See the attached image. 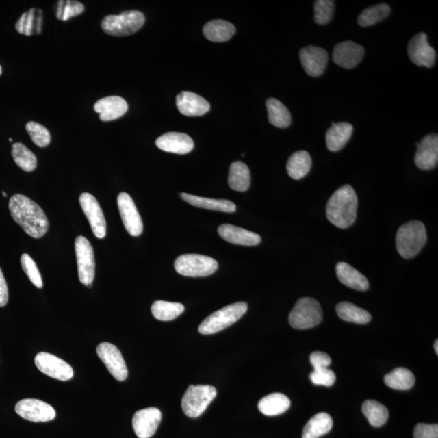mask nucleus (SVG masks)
Here are the masks:
<instances>
[{
	"label": "nucleus",
	"mask_w": 438,
	"mask_h": 438,
	"mask_svg": "<svg viewBox=\"0 0 438 438\" xmlns=\"http://www.w3.org/2000/svg\"><path fill=\"white\" fill-rule=\"evenodd\" d=\"M11 216L26 234L33 238H42L49 229V221L43 210L34 201L16 194L10 201Z\"/></svg>",
	"instance_id": "1"
},
{
	"label": "nucleus",
	"mask_w": 438,
	"mask_h": 438,
	"mask_svg": "<svg viewBox=\"0 0 438 438\" xmlns=\"http://www.w3.org/2000/svg\"><path fill=\"white\" fill-rule=\"evenodd\" d=\"M358 198L352 186H342L328 199L326 216L333 225L346 229L356 221Z\"/></svg>",
	"instance_id": "2"
},
{
	"label": "nucleus",
	"mask_w": 438,
	"mask_h": 438,
	"mask_svg": "<svg viewBox=\"0 0 438 438\" xmlns=\"http://www.w3.org/2000/svg\"><path fill=\"white\" fill-rule=\"evenodd\" d=\"M396 248L400 256L410 259L422 251L427 241V232L424 223L410 221L398 229L396 235Z\"/></svg>",
	"instance_id": "3"
},
{
	"label": "nucleus",
	"mask_w": 438,
	"mask_h": 438,
	"mask_svg": "<svg viewBox=\"0 0 438 438\" xmlns=\"http://www.w3.org/2000/svg\"><path fill=\"white\" fill-rule=\"evenodd\" d=\"M247 310L248 305L244 302H237V303L227 305L205 318L201 323L198 331L201 335L216 334L233 325L246 313Z\"/></svg>",
	"instance_id": "4"
},
{
	"label": "nucleus",
	"mask_w": 438,
	"mask_h": 438,
	"mask_svg": "<svg viewBox=\"0 0 438 438\" xmlns=\"http://www.w3.org/2000/svg\"><path fill=\"white\" fill-rule=\"evenodd\" d=\"M146 21L142 12L129 10L120 15H109L102 21L103 31L115 37H125L141 29Z\"/></svg>",
	"instance_id": "5"
},
{
	"label": "nucleus",
	"mask_w": 438,
	"mask_h": 438,
	"mask_svg": "<svg viewBox=\"0 0 438 438\" xmlns=\"http://www.w3.org/2000/svg\"><path fill=\"white\" fill-rule=\"evenodd\" d=\"M323 313L321 305L311 297L301 298L296 302L289 315V323L298 330L313 328L322 322Z\"/></svg>",
	"instance_id": "6"
},
{
	"label": "nucleus",
	"mask_w": 438,
	"mask_h": 438,
	"mask_svg": "<svg viewBox=\"0 0 438 438\" xmlns=\"http://www.w3.org/2000/svg\"><path fill=\"white\" fill-rule=\"evenodd\" d=\"M216 396V389L212 385H190L182 398L181 406L183 413L188 417H198L207 410Z\"/></svg>",
	"instance_id": "7"
},
{
	"label": "nucleus",
	"mask_w": 438,
	"mask_h": 438,
	"mask_svg": "<svg viewBox=\"0 0 438 438\" xmlns=\"http://www.w3.org/2000/svg\"><path fill=\"white\" fill-rule=\"evenodd\" d=\"M218 264L214 258L200 254H185L175 261V269L187 277H205L218 270Z\"/></svg>",
	"instance_id": "8"
},
{
	"label": "nucleus",
	"mask_w": 438,
	"mask_h": 438,
	"mask_svg": "<svg viewBox=\"0 0 438 438\" xmlns=\"http://www.w3.org/2000/svg\"><path fill=\"white\" fill-rule=\"evenodd\" d=\"M78 276L80 282L91 287L95 276V260L93 247L84 236H77L75 240Z\"/></svg>",
	"instance_id": "9"
},
{
	"label": "nucleus",
	"mask_w": 438,
	"mask_h": 438,
	"mask_svg": "<svg viewBox=\"0 0 438 438\" xmlns=\"http://www.w3.org/2000/svg\"><path fill=\"white\" fill-rule=\"evenodd\" d=\"M15 411L21 417L32 422H47L56 416L53 407L36 398H25L17 402Z\"/></svg>",
	"instance_id": "10"
},
{
	"label": "nucleus",
	"mask_w": 438,
	"mask_h": 438,
	"mask_svg": "<svg viewBox=\"0 0 438 438\" xmlns=\"http://www.w3.org/2000/svg\"><path fill=\"white\" fill-rule=\"evenodd\" d=\"M97 354L107 369L117 381L123 382L128 378V369L120 350L116 346L103 342L97 347Z\"/></svg>",
	"instance_id": "11"
},
{
	"label": "nucleus",
	"mask_w": 438,
	"mask_h": 438,
	"mask_svg": "<svg viewBox=\"0 0 438 438\" xmlns=\"http://www.w3.org/2000/svg\"><path fill=\"white\" fill-rule=\"evenodd\" d=\"M35 365L44 374L60 381L73 378L74 372L71 365L62 359L47 352H40L35 357Z\"/></svg>",
	"instance_id": "12"
},
{
	"label": "nucleus",
	"mask_w": 438,
	"mask_h": 438,
	"mask_svg": "<svg viewBox=\"0 0 438 438\" xmlns=\"http://www.w3.org/2000/svg\"><path fill=\"white\" fill-rule=\"evenodd\" d=\"M407 54L411 62L420 67L432 68L435 64L436 51L429 45L426 33H419L407 44Z\"/></svg>",
	"instance_id": "13"
},
{
	"label": "nucleus",
	"mask_w": 438,
	"mask_h": 438,
	"mask_svg": "<svg viewBox=\"0 0 438 438\" xmlns=\"http://www.w3.org/2000/svg\"><path fill=\"white\" fill-rule=\"evenodd\" d=\"M79 201L94 235L98 239H103L107 234V222L97 199L93 195L84 192Z\"/></svg>",
	"instance_id": "14"
},
{
	"label": "nucleus",
	"mask_w": 438,
	"mask_h": 438,
	"mask_svg": "<svg viewBox=\"0 0 438 438\" xmlns=\"http://www.w3.org/2000/svg\"><path fill=\"white\" fill-rule=\"evenodd\" d=\"M120 216L125 229L131 236H139L143 231L141 216L131 197L126 192H120L117 198Z\"/></svg>",
	"instance_id": "15"
},
{
	"label": "nucleus",
	"mask_w": 438,
	"mask_h": 438,
	"mask_svg": "<svg viewBox=\"0 0 438 438\" xmlns=\"http://www.w3.org/2000/svg\"><path fill=\"white\" fill-rule=\"evenodd\" d=\"M300 59L305 73L310 77H318L325 72L328 55L322 47L309 46L302 48Z\"/></svg>",
	"instance_id": "16"
},
{
	"label": "nucleus",
	"mask_w": 438,
	"mask_h": 438,
	"mask_svg": "<svg viewBox=\"0 0 438 438\" xmlns=\"http://www.w3.org/2000/svg\"><path fill=\"white\" fill-rule=\"evenodd\" d=\"M417 151L415 155V164L420 170L435 168L438 163V136L426 135L420 143L415 144Z\"/></svg>",
	"instance_id": "17"
},
{
	"label": "nucleus",
	"mask_w": 438,
	"mask_h": 438,
	"mask_svg": "<svg viewBox=\"0 0 438 438\" xmlns=\"http://www.w3.org/2000/svg\"><path fill=\"white\" fill-rule=\"evenodd\" d=\"M161 420V411L156 407L139 410L133 415V430L139 438H150L155 435Z\"/></svg>",
	"instance_id": "18"
},
{
	"label": "nucleus",
	"mask_w": 438,
	"mask_h": 438,
	"mask_svg": "<svg viewBox=\"0 0 438 438\" xmlns=\"http://www.w3.org/2000/svg\"><path fill=\"white\" fill-rule=\"evenodd\" d=\"M365 55V49L352 41L337 44L333 51L332 59L335 64L345 69H352L359 64Z\"/></svg>",
	"instance_id": "19"
},
{
	"label": "nucleus",
	"mask_w": 438,
	"mask_h": 438,
	"mask_svg": "<svg viewBox=\"0 0 438 438\" xmlns=\"http://www.w3.org/2000/svg\"><path fill=\"white\" fill-rule=\"evenodd\" d=\"M179 112L186 116H201L207 114L210 105L207 100L192 92L183 91L177 97Z\"/></svg>",
	"instance_id": "20"
},
{
	"label": "nucleus",
	"mask_w": 438,
	"mask_h": 438,
	"mask_svg": "<svg viewBox=\"0 0 438 438\" xmlns=\"http://www.w3.org/2000/svg\"><path fill=\"white\" fill-rule=\"evenodd\" d=\"M94 111L99 114V119L103 122L113 121L125 115L129 106L126 101L119 96H110L98 101L94 104Z\"/></svg>",
	"instance_id": "21"
},
{
	"label": "nucleus",
	"mask_w": 438,
	"mask_h": 438,
	"mask_svg": "<svg viewBox=\"0 0 438 438\" xmlns=\"http://www.w3.org/2000/svg\"><path fill=\"white\" fill-rule=\"evenodd\" d=\"M155 143L160 150L177 155H185L194 148L190 136L181 133H166L157 138Z\"/></svg>",
	"instance_id": "22"
},
{
	"label": "nucleus",
	"mask_w": 438,
	"mask_h": 438,
	"mask_svg": "<svg viewBox=\"0 0 438 438\" xmlns=\"http://www.w3.org/2000/svg\"><path fill=\"white\" fill-rule=\"evenodd\" d=\"M218 232L227 242L243 246H256L261 241L259 235L231 224L221 225L218 227Z\"/></svg>",
	"instance_id": "23"
},
{
	"label": "nucleus",
	"mask_w": 438,
	"mask_h": 438,
	"mask_svg": "<svg viewBox=\"0 0 438 438\" xmlns=\"http://www.w3.org/2000/svg\"><path fill=\"white\" fill-rule=\"evenodd\" d=\"M339 281L354 290L365 292L370 288L369 280L365 275L346 262H339L335 267Z\"/></svg>",
	"instance_id": "24"
},
{
	"label": "nucleus",
	"mask_w": 438,
	"mask_h": 438,
	"mask_svg": "<svg viewBox=\"0 0 438 438\" xmlns=\"http://www.w3.org/2000/svg\"><path fill=\"white\" fill-rule=\"evenodd\" d=\"M353 133V126L347 122L332 123L326 131V142L328 151L338 152L348 142Z\"/></svg>",
	"instance_id": "25"
},
{
	"label": "nucleus",
	"mask_w": 438,
	"mask_h": 438,
	"mask_svg": "<svg viewBox=\"0 0 438 438\" xmlns=\"http://www.w3.org/2000/svg\"><path fill=\"white\" fill-rule=\"evenodd\" d=\"M181 196L187 203L195 207L226 213H233L236 209L235 205L229 200L205 198V197L188 194L185 192H182Z\"/></svg>",
	"instance_id": "26"
},
{
	"label": "nucleus",
	"mask_w": 438,
	"mask_h": 438,
	"mask_svg": "<svg viewBox=\"0 0 438 438\" xmlns=\"http://www.w3.org/2000/svg\"><path fill=\"white\" fill-rule=\"evenodd\" d=\"M235 33V27L229 21L214 20L205 24L203 34L208 40L223 42L230 40Z\"/></svg>",
	"instance_id": "27"
},
{
	"label": "nucleus",
	"mask_w": 438,
	"mask_h": 438,
	"mask_svg": "<svg viewBox=\"0 0 438 438\" xmlns=\"http://www.w3.org/2000/svg\"><path fill=\"white\" fill-rule=\"evenodd\" d=\"M291 401L281 393H273L262 398L258 404V409L262 414L268 416L281 415L289 409Z\"/></svg>",
	"instance_id": "28"
},
{
	"label": "nucleus",
	"mask_w": 438,
	"mask_h": 438,
	"mask_svg": "<svg viewBox=\"0 0 438 438\" xmlns=\"http://www.w3.org/2000/svg\"><path fill=\"white\" fill-rule=\"evenodd\" d=\"M42 12L38 8H31L25 12L16 23V31L31 36L33 34H40L42 30Z\"/></svg>",
	"instance_id": "29"
},
{
	"label": "nucleus",
	"mask_w": 438,
	"mask_h": 438,
	"mask_svg": "<svg viewBox=\"0 0 438 438\" xmlns=\"http://www.w3.org/2000/svg\"><path fill=\"white\" fill-rule=\"evenodd\" d=\"M312 164V159L308 152L300 151L293 153L287 161V173L293 179H300L309 173Z\"/></svg>",
	"instance_id": "30"
},
{
	"label": "nucleus",
	"mask_w": 438,
	"mask_h": 438,
	"mask_svg": "<svg viewBox=\"0 0 438 438\" xmlns=\"http://www.w3.org/2000/svg\"><path fill=\"white\" fill-rule=\"evenodd\" d=\"M251 183L250 170L242 162H235L230 166L229 185L231 190L245 192Z\"/></svg>",
	"instance_id": "31"
},
{
	"label": "nucleus",
	"mask_w": 438,
	"mask_h": 438,
	"mask_svg": "<svg viewBox=\"0 0 438 438\" xmlns=\"http://www.w3.org/2000/svg\"><path fill=\"white\" fill-rule=\"evenodd\" d=\"M333 420L330 415L321 413L315 415L305 424L302 438H319L331 430Z\"/></svg>",
	"instance_id": "32"
},
{
	"label": "nucleus",
	"mask_w": 438,
	"mask_h": 438,
	"mask_svg": "<svg viewBox=\"0 0 438 438\" xmlns=\"http://www.w3.org/2000/svg\"><path fill=\"white\" fill-rule=\"evenodd\" d=\"M266 105L271 125L279 129H286L291 125V113L279 100L269 99L266 101Z\"/></svg>",
	"instance_id": "33"
},
{
	"label": "nucleus",
	"mask_w": 438,
	"mask_h": 438,
	"mask_svg": "<svg viewBox=\"0 0 438 438\" xmlns=\"http://www.w3.org/2000/svg\"><path fill=\"white\" fill-rule=\"evenodd\" d=\"M385 383L389 388L397 391H409L413 387L415 382L413 372L405 368H397L385 376Z\"/></svg>",
	"instance_id": "34"
},
{
	"label": "nucleus",
	"mask_w": 438,
	"mask_h": 438,
	"mask_svg": "<svg viewBox=\"0 0 438 438\" xmlns=\"http://www.w3.org/2000/svg\"><path fill=\"white\" fill-rule=\"evenodd\" d=\"M336 313L344 321L357 324H367L371 321V314L349 302H341L336 306Z\"/></svg>",
	"instance_id": "35"
},
{
	"label": "nucleus",
	"mask_w": 438,
	"mask_h": 438,
	"mask_svg": "<svg viewBox=\"0 0 438 438\" xmlns=\"http://www.w3.org/2000/svg\"><path fill=\"white\" fill-rule=\"evenodd\" d=\"M362 413L372 426L379 428L387 422L389 411L387 407L375 400H366L362 405Z\"/></svg>",
	"instance_id": "36"
},
{
	"label": "nucleus",
	"mask_w": 438,
	"mask_h": 438,
	"mask_svg": "<svg viewBox=\"0 0 438 438\" xmlns=\"http://www.w3.org/2000/svg\"><path fill=\"white\" fill-rule=\"evenodd\" d=\"M185 306L179 303H172L164 300H157L151 306L153 316L160 321H172L181 315Z\"/></svg>",
	"instance_id": "37"
},
{
	"label": "nucleus",
	"mask_w": 438,
	"mask_h": 438,
	"mask_svg": "<svg viewBox=\"0 0 438 438\" xmlns=\"http://www.w3.org/2000/svg\"><path fill=\"white\" fill-rule=\"evenodd\" d=\"M391 12V7L388 4H376L363 10L358 17L357 23L361 27H369L387 18Z\"/></svg>",
	"instance_id": "38"
},
{
	"label": "nucleus",
	"mask_w": 438,
	"mask_h": 438,
	"mask_svg": "<svg viewBox=\"0 0 438 438\" xmlns=\"http://www.w3.org/2000/svg\"><path fill=\"white\" fill-rule=\"evenodd\" d=\"M12 155L15 163L26 172H32L37 168L38 161L34 153L22 143L12 146Z\"/></svg>",
	"instance_id": "39"
},
{
	"label": "nucleus",
	"mask_w": 438,
	"mask_h": 438,
	"mask_svg": "<svg viewBox=\"0 0 438 438\" xmlns=\"http://www.w3.org/2000/svg\"><path fill=\"white\" fill-rule=\"evenodd\" d=\"M84 11L85 6L80 2L61 0L57 3L55 14L57 18L65 21L81 15Z\"/></svg>",
	"instance_id": "40"
},
{
	"label": "nucleus",
	"mask_w": 438,
	"mask_h": 438,
	"mask_svg": "<svg viewBox=\"0 0 438 438\" xmlns=\"http://www.w3.org/2000/svg\"><path fill=\"white\" fill-rule=\"evenodd\" d=\"M334 12V1L317 0L314 3V21L318 25H325L332 20Z\"/></svg>",
	"instance_id": "41"
},
{
	"label": "nucleus",
	"mask_w": 438,
	"mask_h": 438,
	"mask_svg": "<svg viewBox=\"0 0 438 438\" xmlns=\"http://www.w3.org/2000/svg\"><path fill=\"white\" fill-rule=\"evenodd\" d=\"M33 142L38 147H47L51 143V134L45 127L36 122H29L25 126Z\"/></svg>",
	"instance_id": "42"
},
{
	"label": "nucleus",
	"mask_w": 438,
	"mask_h": 438,
	"mask_svg": "<svg viewBox=\"0 0 438 438\" xmlns=\"http://www.w3.org/2000/svg\"><path fill=\"white\" fill-rule=\"evenodd\" d=\"M22 269L28 276L30 281L35 287L40 289L43 287L42 279L40 272L38 269L36 263L32 259V257L27 253L23 254L21 258Z\"/></svg>",
	"instance_id": "43"
},
{
	"label": "nucleus",
	"mask_w": 438,
	"mask_h": 438,
	"mask_svg": "<svg viewBox=\"0 0 438 438\" xmlns=\"http://www.w3.org/2000/svg\"><path fill=\"white\" fill-rule=\"evenodd\" d=\"M310 379L314 385L331 387L335 383L336 376L334 372L326 368V369L314 370L310 374Z\"/></svg>",
	"instance_id": "44"
},
{
	"label": "nucleus",
	"mask_w": 438,
	"mask_h": 438,
	"mask_svg": "<svg viewBox=\"0 0 438 438\" xmlns=\"http://www.w3.org/2000/svg\"><path fill=\"white\" fill-rule=\"evenodd\" d=\"M414 438H437L438 426L420 423L414 428Z\"/></svg>",
	"instance_id": "45"
},
{
	"label": "nucleus",
	"mask_w": 438,
	"mask_h": 438,
	"mask_svg": "<svg viewBox=\"0 0 438 438\" xmlns=\"http://www.w3.org/2000/svg\"><path fill=\"white\" fill-rule=\"evenodd\" d=\"M310 361L314 370L326 369L331 365V358L328 354L322 352H314L310 355Z\"/></svg>",
	"instance_id": "46"
},
{
	"label": "nucleus",
	"mask_w": 438,
	"mask_h": 438,
	"mask_svg": "<svg viewBox=\"0 0 438 438\" xmlns=\"http://www.w3.org/2000/svg\"><path fill=\"white\" fill-rule=\"evenodd\" d=\"M8 301V288L1 269H0V307H4Z\"/></svg>",
	"instance_id": "47"
},
{
	"label": "nucleus",
	"mask_w": 438,
	"mask_h": 438,
	"mask_svg": "<svg viewBox=\"0 0 438 438\" xmlns=\"http://www.w3.org/2000/svg\"><path fill=\"white\" fill-rule=\"evenodd\" d=\"M435 349L437 355H438V341L437 340H436L435 343Z\"/></svg>",
	"instance_id": "48"
},
{
	"label": "nucleus",
	"mask_w": 438,
	"mask_h": 438,
	"mask_svg": "<svg viewBox=\"0 0 438 438\" xmlns=\"http://www.w3.org/2000/svg\"><path fill=\"white\" fill-rule=\"evenodd\" d=\"M3 196L4 197H7V194H6V192H3Z\"/></svg>",
	"instance_id": "49"
},
{
	"label": "nucleus",
	"mask_w": 438,
	"mask_h": 438,
	"mask_svg": "<svg viewBox=\"0 0 438 438\" xmlns=\"http://www.w3.org/2000/svg\"><path fill=\"white\" fill-rule=\"evenodd\" d=\"M1 73H2V68H1V66H0V75H1Z\"/></svg>",
	"instance_id": "50"
},
{
	"label": "nucleus",
	"mask_w": 438,
	"mask_h": 438,
	"mask_svg": "<svg viewBox=\"0 0 438 438\" xmlns=\"http://www.w3.org/2000/svg\"><path fill=\"white\" fill-rule=\"evenodd\" d=\"M10 142H12V138H10Z\"/></svg>",
	"instance_id": "51"
}]
</instances>
